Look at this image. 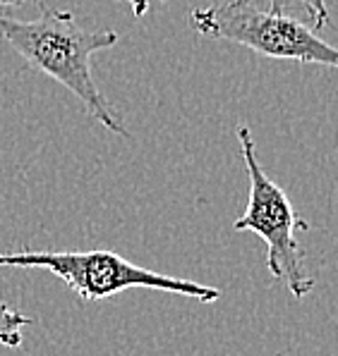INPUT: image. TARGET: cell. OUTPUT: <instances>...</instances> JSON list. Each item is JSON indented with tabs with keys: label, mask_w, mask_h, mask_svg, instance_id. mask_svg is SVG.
<instances>
[{
	"label": "cell",
	"mask_w": 338,
	"mask_h": 356,
	"mask_svg": "<svg viewBox=\"0 0 338 356\" xmlns=\"http://www.w3.org/2000/svg\"><path fill=\"white\" fill-rule=\"evenodd\" d=\"M0 38L17 51L31 70L63 84L84 111L113 134L128 136L120 115L103 98L91 76V56L118 43L113 29H82L68 10H41L36 19H17L0 10Z\"/></svg>",
	"instance_id": "1"
},
{
	"label": "cell",
	"mask_w": 338,
	"mask_h": 356,
	"mask_svg": "<svg viewBox=\"0 0 338 356\" xmlns=\"http://www.w3.org/2000/svg\"><path fill=\"white\" fill-rule=\"evenodd\" d=\"M243 163L247 168L249 199L247 211L233 222L236 232H254L269 246L266 268L276 280L286 282L295 299L307 297L314 289V277L305 273V254L298 244V229H309L305 220L295 216L288 194L279 182L269 177L257 158V144L247 124H238Z\"/></svg>",
	"instance_id": "2"
},
{
	"label": "cell",
	"mask_w": 338,
	"mask_h": 356,
	"mask_svg": "<svg viewBox=\"0 0 338 356\" xmlns=\"http://www.w3.org/2000/svg\"><path fill=\"white\" fill-rule=\"evenodd\" d=\"M0 266L41 268L53 273L82 301H101L135 287L183 294L204 304H214L221 297V289L216 287L146 270L113 251H20L0 254Z\"/></svg>",
	"instance_id": "3"
},
{
	"label": "cell",
	"mask_w": 338,
	"mask_h": 356,
	"mask_svg": "<svg viewBox=\"0 0 338 356\" xmlns=\"http://www.w3.org/2000/svg\"><path fill=\"white\" fill-rule=\"evenodd\" d=\"M190 22L199 34L240 43L259 56L338 67V51L317 36V31L283 10H261L257 0H228L194 8Z\"/></svg>",
	"instance_id": "4"
},
{
	"label": "cell",
	"mask_w": 338,
	"mask_h": 356,
	"mask_svg": "<svg viewBox=\"0 0 338 356\" xmlns=\"http://www.w3.org/2000/svg\"><path fill=\"white\" fill-rule=\"evenodd\" d=\"M29 323H34L29 316L20 314V311L10 309L8 304L0 301V344L13 349L22 347V327L29 325Z\"/></svg>",
	"instance_id": "5"
},
{
	"label": "cell",
	"mask_w": 338,
	"mask_h": 356,
	"mask_svg": "<svg viewBox=\"0 0 338 356\" xmlns=\"http://www.w3.org/2000/svg\"><path fill=\"white\" fill-rule=\"evenodd\" d=\"M271 5V10H283L288 5H302L305 13L312 19V29L321 31L326 24H329V10H326L324 0H266Z\"/></svg>",
	"instance_id": "6"
},
{
	"label": "cell",
	"mask_w": 338,
	"mask_h": 356,
	"mask_svg": "<svg viewBox=\"0 0 338 356\" xmlns=\"http://www.w3.org/2000/svg\"><path fill=\"white\" fill-rule=\"evenodd\" d=\"M125 3L130 5V10H132L135 17H141V15H146V10H149L151 0H125Z\"/></svg>",
	"instance_id": "7"
},
{
	"label": "cell",
	"mask_w": 338,
	"mask_h": 356,
	"mask_svg": "<svg viewBox=\"0 0 338 356\" xmlns=\"http://www.w3.org/2000/svg\"><path fill=\"white\" fill-rule=\"evenodd\" d=\"M24 3H31V0H0L3 8H17V5H24Z\"/></svg>",
	"instance_id": "8"
}]
</instances>
